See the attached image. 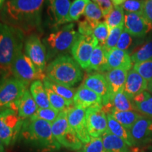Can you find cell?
<instances>
[{"instance_id":"obj_42","label":"cell","mask_w":152,"mask_h":152,"mask_svg":"<svg viewBox=\"0 0 152 152\" xmlns=\"http://www.w3.org/2000/svg\"><path fill=\"white\" fill-rule=\"evenodd\" d=\"M133 36L129 33V32L124 28L122 33H121L120 38L116 45V48L121 49V50L127 51L132 47L134 43Z\"/></svg>"},{"instance_id":"obj_40","label":"cell","mask_w":152,"mask_h":152,"mask_svg":"<svg viewBox=\"0 0 152 152\" xmlns=\"http://www.w3.org/2000/svg\"><path fill=\"white\" fill-rule=\"evenodd\" d=\"M144 0H126L121 5L126 13H134L143 16Z\"/></svg>"},{"instance_id":"obj_25","label":"cell","mask_w":152,"mask_h":152,"mask_svg":"<svg viewBox=\"0 0 152 152\" xmlns=\"http://www.w3.org/2000/svg\"><path fill=\"white\" fill-rule=\"evenodd\" d=\"M87 71L106 72V52L104 47L98 45L94 49Z\"/></svg>"},{"instance_id":"obj_27","label":"cell","mask_w":152,"mask_h":152,"mask_svg":"<svg viewBox=\"0 0 152 152\" xmlns=\"http://www.w3.org/2000/svg\"><path fill=\"white\" fill-rule=\"evenodd\" d=\"M30 92L38 107L41 109L51 107L46 89L42 80L33 81L30 86Z\"/></svg>"},{"instance_id":"obj_5","label":"cell","mask_w":152,"mask_h":152,"mask_svg":"<svg viewBox=\"0 0 152 152\" xmlns=\"http://www.w3.org/2000/svg\"><path fill=\"white\" fill-rule=\"evenodd\" d=\"M24 121L19 117L18 110L6 107L0 110V139L9 146L16 141L20 134Z\"/></svg>"},{"instance_id":"obj_30","label":"cell","mask_w":152,"mask_h":152,"mask_svg":"<svg viewBox=\"0 0 152 152\" xmlns=\"http://www.w3.org/2000/svg\"><path fill=\"white\" fill-rule=\"evenodd\" d=\"M110 105L111 106L112 109L117 111H136L132 99H131L123 90L120 91L114 95Z\"/></svg>"},{"instance_id":"obj_31","label":"cell","mask_w":152,"mask_h":152,"mask_svg":"<svg viewBox=\"0 0 152 152\" xmlns=\"http://www.w3.org/2000/svg\"><path fill=\"white\" fill-rule=\"evenodd\" d=\"M131 58L134 64L152 60V35L133 52Z\"/></svg>"},{"instance_id":"obj_4","label":"cell","mask_w":152,"mask_h":152,"mask_svg":"<svg viewBox=\"0 0 152 152\" xmlns=\"http://www.w3.org/2000/svg\"><path fill=\"white\" fill-rule=\"evenodd\" d=\"M18 32L14 28L0 23V70L11 73V68L17 49L21 45Z\"/></svg>"},{"instance_id":"obj_17","label":"cell","mask_w":152,"mask_h":152,"mask_svg":"<svg viewBox=\"0 0 152 152\" xmlns=\"http://www.w3.org/2000/svg\"><path fill=\"white\" fill-rule=\"evenodd\" d=\"M132 66L131 56L127 51L113 48L106 52V72L113 69L129 71Z\"/></svg>"},{"instance_id":"obj_51","label":"cell","mask_w":152,"mask_h":152,"mask_svg":"<svg viewBox=\"0 0 152 152\" xmlns=\"http://www.w3.org/2000/svg\"><path fill=\"white\" fill-rule=\"evenodd\" d=\"M151 151H152V148H151Z\"/></svg>"},{"instance_id":"obj_24","label":"cell","mask_w":152,"mask_h":152,"mask_svg":"<svg viewBox=\"0 0 152 152\" xmlns=\"http://www.w3.org/2000/svg\"><path fill=\"white\" fill-rule=\"evenodd\" d=\"M136 111L152 119V94L148 91L140 93L132 99Z\"/></svg>"},{"instance_id":"obj_22","label":"cell","mask_w":152,"mask_h":152,"mask_svg":"<svg viewBox=\"0 0 152 152\" xmlns=\"http://www.w3.org/2000/svg\"><path fill=\"white\" fill-rule=\"evenodd\" d=\"M106 115H107L108 121V132L121 138L130 147H134L135 144L131 136L130 130L118 122L110 113H107Z\"/></svg>"},{"instance_id":"obj_52","label":"cell","mask_w":152,"mask_h":152,"mask_svg":"<svg viewBox=\"0 0 152 152\" xmlns=\"http://www.w3.org/2000/svg\"><path fill=\"white\" fill-rule=\"evenodd\" d=\"M79 152H80V151H79Z\"/></svg>"},{"instance_id":"obj_48","label":"cell","mask_w":152,"mask_h":152,"mask_svg":"<svg viewBox=\"0 0 152 152\" xmlns=\"http://www.w3.org/2000/svg\"><path fill=\"white\" fill-rule=\"evenodd\" d=\"M147 90L148 92H149L152 94V83H149V84H148Z\"/></svg>"},{"instance_id":"obj_33","label":"cell","mask_w":152,"mask_h":152,"mask_svg":"<svg viewBox=\"0 0 152 152\" xmlns=\"http://www.w3.org/2000/svg\"><path fill=\"white\" fill-rule=\"evenodd\" d=\"M45 89H46L47 96H48L49 102L52 109L56 110L58 112H61L67 109L68 107H70L67 102L64 98H62L58 94H56L49 87L45 86Z\"/></svg>"},{"instance_id":"obj_13","label":"cell","mask_w":152,"mask_h":152,"mask_svg":"<svg viewBox=\"0 0 152 152\" xmlns=\"http://www.w3.org/2000/svg\"><path fill=\"white\" fill-rule=\"evenodd\" d=\"M25 54L39 71L44 73L46 68V49L37 35H31L25 43Z\"/></svg>"},{"instance_id":"obj_35","label":"cell","mask_w":152,"mask_h":152,"mask_svg":"<svg viewBox=\"0 0 152 152\" xmlns=\"http://www.w3.org/2000/svg\"><path fill=\"white\" fill-rule=\"evenodd\" d=\"M85 19L91 23L96 26L100 23V20L103 18V14L96 4L90 1L87 4L84 12Z\"/></svg>"},{"instance_id":"obj_36","label":"cell","mask_w":152,"mask_h":152,"mask_svg":"<svg viewBox=\"0 0 152 152\" xmlns=\"http://www.w3.org/2000/svg\"><path fill=\"white\" fill-rule=\"evenodd\" d=\"M123 29H124V25H121L110 30L109 37L104 46V48L105 49L106 52L116 47L120 36L122 33Z\"/></svg>"},{"instance_id":"obj_19","label":"cell","mask_w":152,"mask_h":152,"mask_svg":"<svg viewBox=\"0 0 152 152\" xmlns=\"http://www.w3.org/2000/svg\"><path fill=\"white\" fill-rule=\"evenodd\" d=\"M149 83L144 80L135 70L130 69L128 73L123 91L131 99L147 90Z\"/></svg>"},{"instance_id":"obj_46","label":"cell","mask_w":152,"mask_h":152,"mask_svg":"<svg viewBox=\"0 0 152 152\" xmlns=\"http://www.w3.org/2000/svg\"><path fill=\"white\" fill-rule=\"evenodd\" d=\"M130 152H145L143 149H142L140 147L137 146H134V147H131L130 149Z\"/></svg>"},{"instance_id":"obj_26","label":"cell","mask_w":152,"mask_h":152,"mask_svg":"<svg viewBox=\"0 0 152 152\" xmlns=\"http://www.w3.org/2000/svg\"><path fill=\"white\" fill-rule=\"evenodd\" d=\"M105 152H130V147L121 138L106 131L102 136Z\"/></svg>"},{"instance_id":"obj_11","label":"cell","mask_w":152,"mask_h":152,"mask_svg":"<svg viewBox=\"0 0 152 152\" xmlns=\"http://www.w3.org/2000/svg\"><path fill=\"white\" fill-rule=\"evenodd\" d=\"M86 123L91 137H101L108 130L107 115L102 106H92L86 109Z\"/></svg>"},{"instance_id":"obj_50","label":"cell","mask_w":152,"mask_h":152,"mask_svg":"<svg viewBox=\"0 0 152 152\" xmlns=\"http://www.w3.org/2000/svg\"><path fill=\"white\" fill-rule=\"evenodd\" d=\"M4 1V0H0V7H1V6H2Z\"/></svg>"},{"instance_id":"obj_14","label":"cell","mask_w":152,"mask_h":152,"mask_svg":"<svg viewBox=\"0 0 152 152\" xmlns=\"http://www.w3.org/2000/svg\"><path fill=\"white\" fill-rule=\"evenodd\" d=\"M124 28L134 37L143 38L152 33V23L134 13H125Z\"/></svg>"},{"instance_id":"obj_44","label":"cell","mask_w":152,"mask_h":152,"mask_svg":"<svg viewBox=\"0 0 152 152\" xmlns=\"http://www.w3.org/2000/svg\"><path fill=\"white\" fill-rule=\"evenodd\" d=\"M92 1L99 7L104 17L109 14L110 11L113 8V4L111 0H92Z\"/></svg>"},{"instance_id":"obj_49","label":"cell","mask_w":152,"mask_h":152,"mask_svg":"<svg viewBox=\"0 0 152 152\" xmlns=\"http://www.w3.org/2000/svg\"><path fill=\"white\" fill-rule=\"evenodd\" d=\"M0 152H4V144L0 139Z\"/></svg>"},{"instance_id":"obj_1","label":"cell","mask_w":152,"mask_h":152,"mask_svg":"<svg viewBox=\"0 0 152 152\" xmlns=\"http://www.w3.org/2000/svg\"><path fill=\"white\" fill-rule=\"evenodd\" d=\"M20 134L25 140L43 151H56L61 148L53 135L52 123L44 120L27 119L23 122Z\"/></svg>"},{"instance_id":"obj_29","label":"cell","mask_w":152,"mask_h":152,"mask_svg":"<svg viewBox=\"0 0 152 152\" xmlns=\"http://www.w3.org/2000/svg\"><path fill=\"white\" fill-rule=\"evenodd\" d=\"M43 83L45 86L49 87L56 94H58L62 98H64L70 106L73 105V99L76 93V91L73 87L58 84V83L51 81L47 77L44 80Z\"/></svg>"},{"instance_id":"obj_23","label":"cell","mask_w":152,"mask_h":152,"mask_svg":"<svg viewBox=\"0 0 152 152\" xmlns=\"http://www.w3.org/2000/svg\"><path fill=\"white\" fill-rule=\"evenodd\" d=\"M50 8L54 14L55 21L62 25L68 23V13L71 7L70 0H49Z\"/></svg>"},{"instance_id":"obj_7","label":"cell","mask_w":152,"mask_h":152,"mask_svg":"<svg viewBox=\"0 0 152 152\" xmlns=\"http://www.w3.org/2000/svg\"><path fill=\"white\" fill-rule=\"evenodd\" d=\"M68 109L59 112L56 120L52 123V133L61 146L77 151L83 148V143L70 127L68 121Z\"/></svg>"},{"instance_id":"obj_38","label":"cell","mask_w":152,"mask_h":152,"mask_svg":"<svg viewBox=\"0 0 152 152\" xmlns=\"http://www.w3.org/2000/svg\"><path fill=\"white\" fill-rule=\"evenodd\" d=\"M58 113H59V112L52 109V107L46 108V109L39 108L37 111H36V113L31 118L42 119L50 123H52L58 115Z\"/></svg>"},{"instance_id":"obj_41","label":"cell","mask_w":152,"mask_h":152,"mask_svg":"<svg viewBox=\"0 0 152 152\" xmlns=\"http://www.w3.org/2000/svg\"><path fill=\"white\" fill-rule=\"evenodd\" d=\"M84 144L80 152H105L102 137H91L90 141Z\"/></svg>"},{"instance_id":"obj_12","label":"cell","mask_w":152,"mask_h":152,"mask_svg":"<svg viewBox=\"0 0 152 152\" xmlns=\"http://www.w3.org/2000/svg\"><path fill=\"white\" fill-rule=\"evenodd\" d=\"M68 121L70 127L83 144L90 140L91 137L87 130L86 123V109L76 106L68 109Z\"/></svg>"},{"instance_id":"obj_9","label":"cell","mask_w":152,"mask_h":152,"mask_svg":"<svg viewBox=\"0 0 152 152\" xmlns=\"http://www.w3.org/2000/svg\"><path fill=\"white\" fill-rule=\"evenodd\" d=\"M80 33L74 28V24H68L58 31L51 33L47 42L56 52H66L72 49Z\"/></svg>"},{"instance_id":"obj_45","label":"cell","mask_w":152,"mask_h":152,"mask_svg":"<svg viewBox=\"0 0 152 152\" xmlns=\"http://www.w3.org/2000/svg\"><path fill=\"white\" fill-rule=\"evenodd\" d=\"M143 16L152 23V0H144Z\"/></svg>"},{"instance_id":"obj_2","label":"cell","mask_w":152,"mask_h":152,"mask_svg":"<svg viewBox=\"0 0 152 152\" xmlns=\"http://www.w3.org/2000/svg\"><path fill=\"white\" fill-rule=\"evenodd\" d=\"M81 68L73 57L61 55L47 66L46 76L58 84L73 87L83 78Z\"/></svg>"},{"instance_id":"obj_3","label":"cell","mask_w":152,"mask_h":152,"mask_svg":"<svg viewBox=\"0 0 152 152\" xmlns=\"http://www.w3.org/2000/svg\"><path fill=\"white\" fill-rule=\"evenodd\" d=\"M45 0H9L6 11L14 21L36 23L40 20V13Z\"/></svg>"},{"instance_id":"obj_32","label":"cell","mask_w":152,"mask_h":152,"mask_svg":"<svg viewBox=\"0 0 152 152\" xmlns=\"http://www.w3.org/2000/svg\"><path fill=\"white\" fill-rule=\"evenodd\" d=\"M121 6H113V8L109 14L104 16L105 22L109 27V30L118 26L124 25L125 14Z\"/></svg>"},{"instance_id":"obj_16","label":"cell","mask_w":152,"mask_h":152,"mask_svg":"<svg viewBox=\"0 0 152 152\" xmlns=\"http://www.w3.org/2000/svg\"><path fill=\"white\" fill-rule=\"evenodd\" d=\"M83 85L101 96L102 99V106L111 104V99L109 85L104 74L100 73L90 74L84 80Z\"/></svg>"},{"instance_id":"obj_34","label":"cell","mask_w":152,"mask_h":152,"mask_svg":"<svg viewBox=\"0 0 152 152\" xmlns=\"http://www.w3.org/2000/svg\"><path fill=\"white\" fill-rule=\"evenodd\" d=\"M90 0H75L71 4L68 13V22L77 21L80 16L84 14L86 7Z\"/></svg>"},{"instance_id":"obj_37","label":"cell","mask_w":152,"mask_h":152,"mask_svg":"<svg viewBox=\"0 0 152 152\" xmlns=\"http://www.w3.org/2000/svg\"><path fill=\"white\" fill-rule=\"evenodd\" d=\"M133 69L148 83H152V60L136 63L133 66Z\"/></svg>"},{"instance_id":"obj_21","label":"cell","mask_w":152,"mask_h":152,"mask_svg":"<svg viewBox=\"0 0 152 152\" xmlns=\"http://www.w3.org/2000/svg\"><path fill=\"white\" fill-rule=\"evenodd\" d=\"M19 117L22 120L31 118L39 109L29 90H26L18 102Z\"/></svg>"},{"instance_id":"obj_8","label":"cell","mask_w":152,"mask_h":152,"mask_svg":"<svg viewBox=\"0 0 152 152\" xmlns=\"http://www.w3.org/2000/svg\"><path fill=\"white\" fill-rule=\"evenodd\" d=\"M28 84L16 77H9L0 83V110L18 102L28 90Z\"/></svg>"},{"instance_id":"obj_18","label":"cell","mask_w":152,"mask_h":152,"mask_svg":"<svg viewBox=\"0 0 152 152\" xmlns=\"http://www.w3.org/2000/svg\"><path fill=\"white\" fill-rule=\"evenodd\" d=\"M73 106L85 109L92 106H102V99L96 93L82 84L76 91Z\"/></svg>"},{"instance_id":"obj_47","label":"cell","mask_w":152,"mask_h":152,"mask_svg":"<svg viewBox=\"0 0 152 152\" xmlns=\"http://www.w3.org/2000/svg\"><path fill=\"white\" fill-rule=\"evenodd\" d=\"M113 6H121L126 0H111Z\"/></svg>"},{"instance_id":"obj_28","label":"cell","mask_w":152,"mask_h":152,"mask_svg":"<svg viewBox=\"0 0 152 152\" xmlns=\"http://www.w3.org/2000/svg\"><path fill=\"white\" fill-rule=\"evenodd\" d=\"M111 115L115 118L118 122L121 123L125 128L130 129L134 125L137 121L140 118L143 116L142 114L136 111H117L112 109L110 113Z\"/></svg>"},{"instance_id":"obj_6","label":"cell","mask_w":152,"mask_h":152,"mask_svg":"<svg viewBox=\"0 0 152 152\" xmlns=\"http://www.w3.org/2000/svg\"><path fill=\"white\" fill-rule=\"evenodd\" d=\"M14 77L30 85L35 80H44L46 74L39 71L33 63L23 53L22 44L17 49L11 68Z\"/></svg>"},{"instance_id":"obj_15","label":"cell","mask_w":152,"mask_h":152,"mask_svg":"<svg viewBox=\"0 0 152 152\" xmlns=\"http://www.w3.org/2000/svg\"><path fill=\"white\" fill-rule=\"evenodd\" d=\"M129 130L135 146L152 144V119L143 115Z\"/></svg>"},{"instance_id":"obj_10","label":"cell","mask_w":152,"mask_h":152,"mask_svg":"<svg viewBox=\"0 0 152 152\" xmlns=\"http://www.w3.org/2000/svg\"><path fill=\"white\" fill-rule=\"evenodd\" d=\"M99 45L93 35H83L80 34L77 40L71 49L72 56L83 69L88 68L90 59L94 49Z\"/></svg>"},{"instance_id":"obj_43","label":"cell","mask_w":152,"mask_h":152,"mask_svg":"<svg viewBox=\"0 0 152 152\" xmlns=\"http://www.w3.org/2000/svg\"><path fill=\"white\" fill-rule=\"evenodd\" d=\"M96 26L87 20H83L78 24V33L83 35H93V30Z\"/></svg>"},{"instance_id":"obj_20","label":"cell","mask_w":152,"mask_h":152,"mask_svg":"<svg viewBox=\"0 0 152 152\" xmlns=\"http://www.w3.org/2000/svg\"><path fill=\"white\" fill-rule=\"evenodd\" d=\"M104 75L109 85V92L112 100L116 93L123 90L128 75V71L123 69H113L106 72Z\"/></svg>"},{"instance_id":"obj_39","label":"cell","mask_w":152,"mask_h":152,"mask_svg":"<svg viewBox=\"0 0 152 152\" xmlns=\"http://www.w3.org/2000/svg\"><path fill=\"white\" fill-rule=\"evenodd\" d=\"M110 30L105 22H100L93 30V35L97 39L99 45L104 47L109 37Z\"/></svg>"}]
</instances>
